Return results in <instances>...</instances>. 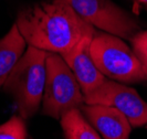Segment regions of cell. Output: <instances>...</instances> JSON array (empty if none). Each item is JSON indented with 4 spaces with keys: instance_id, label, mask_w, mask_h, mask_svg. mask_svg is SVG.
I'll return each instance as SVG.
<instances>
[{
    "instance_id": "obj_9",
    "label": "cell",
    "mask_w": 147,
    "mask_h": 139,
    "mask_svg": "<svg viewBox=\"0 0 147 139\" xmlns=\"http://www.w3.org/2000/svg\"><path fill=\"white\" fill-rule=\"evenodd\" d=\"M27 42L17 24H13L5 37L0 39V87L5 85L10 73L24 53Z\"/></svg>"
},
{
    "instance_id": "obj_6",
    "label": "cell",
    "mask_w": 147,
    "mask_h": 139,
    "mask_svg": "<svg viewBox=\"0 0 147 139\" xmlns=\"http://www.w3.org/2000/svg\"><path fill=\"white\" fill-rule=\"evenodd\" d=\"M85 104H100L121 110L133 127L147 125V103L132 87L105 80L93 92L84 95Z\"/></svg>"
},
{
    "instance_id": "obj_12",
    "label": "cell",
    "mask_w": 147,
    "mask_h": 139,
    "mask_svg": "<svg viewBox=\"0 0 147 139\" xmlns=\"http://www.w3.org/2000/svg\"><path fill=\"white\" fill-rule=\"evenodd\" d=\"M133 50L142 62L147 79V31H140L131 40Z\"/></svg>"
},
{
    "instance_id": "obj_2",
    "label": "cell",
    "mask_w": 147,
    "mask_h": 139,
    "mask_svg": "<svg viewBox=\"0 0 147 139\" xmlns=\"http://www.w3.org/2000/svg\"><path fill=\"white\" fill-rule=\"evenodd\" d=\"M48 54L49 52L28 45L27 51L3 85L6 93L12 97L18 114L23 119L34 116L42 102Z\"/></svg>"
},
{
    "instance_id": "obj_8",
    "label": "cell",
    "mask_w": 147,
    "mask_h": 139,
    "mask_svg": "<svg viewBox=\"0 0 147 139\" xmlns=\"http://www.w3.org/2000/svg\"><path fill=\"white\" fill-rule=\"evenodd\" d=\"M80 110L88 122L105 139H128L132 125L125 115L114 107L83 104Z\"/></svg>"
},
{
    "instance_id": "obj_3",
    "label": "cell",
    "mask_w": 147,
    "mask_h": 139,
    "mask_svg": "<svg viewBox=\"0 0 147 139\" xmlns=\"http://www.w3.org/2000/svg\"><path fill=\"white\" fill-rule=\"evenodd\" d=\"M90 51L100 72L112 80L129 84L147 81L140 60L122 38L95 32Z\"/></svg>"
},
{
    "instance_id": "obj_14",
    "label": "cell",
    "mask_w": 147,
    "mask_h": 139,
    "mask_svg": "<svg viewBox=\"0 0 147 139\" xmlns=\"http://www.w3.org/2000/svg\"><path fill=\"white\" fill-rule=\"evenodd\" d=\"M146 127H147V125H146Z\"/></svg>"
},
{
    "instance_id": "obj_15",
    "label": "cell",
    "mask_w": 147,
    "mask_h": 139,
    "mask_svg": "<svg viewBox=\"0 0 147 139\" xmlns=\"http://www.w3.org/2000/svg\"><path fill=\"white\" fill-rule=\"evenodd\" d=\"M30 139H32V138H30Z\"/></svg>"
},
{
    "instance_id": "obj_5",
    "label": "cell",
    "mask_w": 147,
    "mask_h": 139,
    "mask_svg": "<svg viewBox=\"0 0 147 139\" xmlns=\"http://www.w3.org/2000/svg\"><path fill=\"white\" fill-rule=\"evenodd\" d=\"M92 27L122 39L132 40L142 31L137 19L112 0H65Z\"/></svg>"
},
{
    "instance_id": "obj_10",
    "label": "cell",
    "mask_w": 147,
    "mask_h": 139,
    "mask_svg": "<svg viewBox=\"0 0 147 139\" xmlns=\"http://www.w3.org/2000/svg\"><path fill=\"white\" fill-rule=\"evenodd\" d=\"M60 122L65 139H101L80 108L67 110L61 116Z\"/></svg>"
},
{
    "instance_id": "obj_11",
    "label": "cell",
    "mask_w": 147,
    "mask_h": 139,
    "mask_svg": "<svg viewBox=\"0 0 147 139\" xmlns=\"http://www.w3.org/2000/svg\"><path fill=\"white\" fill-rule=\"evenodd\" d=\"M27 128L24 119L15 115L0 125V139H27Z\"/></svg>"
},
{
    "instance_id": "obj_1",
    "label": "cell",
    "mask_w": 147,
    "mask_h": 139,
    "mask_svg": "<svg viewBox=\"0 0 147 139\" xmlns=\"http://www.w3.org/2000/svg\"><path fill=\"white\" fill-rule=\"evenodd\" d=\"M16 24L28 45L60 54L96 32L65 0L32 3L18 13Z\"/></svg>"
},
{
    "instance_id": "obj_7",
    "label": "cell",
    "mask_w": 147,
    "mask_h": 139,
    "mask_svg": "<svg viewBox=\"0 0 147 139\" xmlns=\"http://www.w3.org/2000/svg\"><path fill=\"white\" fill-rule=\"evenodd\" d=\"M93 37L94 36L83 38L73 48L61 53L62 58L75 75L84 95L93 92L106 80L105 75L101 73L95 65L91 55L90 45Z\"/></svg>"
},
{
    "instance_id": "obj_4",
    "label": "cell",
    "mask_w": 147,
    "mask_h": 139,
    "mask_svg": "<svg viewBox=\"0 0 147 139\" xmlns=\"http://www.w3.org/2000/svg\"><path fill=\"white\" fill-rule=\"evenodd\" d=\"M83 104L84 94L72 70L60 53L49 52L42 113L49 117L60 119L67 110L80 108Z\"/></svg>"
},
{
    "instance_id": "obj_13",
    "label": "cell",
    "mask_w": 147,
    "mask_h": 139,
    "mask_svg": "<svg viewBox=\"0 0 147 139\" xmlns=\"http://www.w3.org/2000/svg\"><path fill=\"white\" fill-rule=\"evenodd\" d=\"M134 1H136L137 3H140V5H143L147 8V0H134Z\"/></svg>"
}]
</instances>
